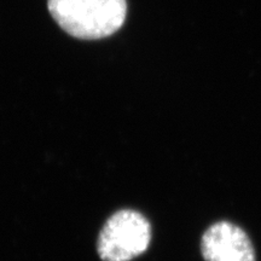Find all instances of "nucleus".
Instances as JSON below:
<instances>
[{
  "label": "nucleus",
  "instance_id": "7ed1b4c3",
  "mask_svg": "<svg viewBox=\"0 0 261 261\" xmlns=\"http://www.w3.org/2000/svg\"><path fill=\"white\" fill-rule=\"evenodd\" d=\"M201 252L205 261H256L248 234L228 221L215 223L205 230Z\"/></svg>",
  "mask_w": 261,
  "mask_h": 261
},
{
  "label": "nucleus",
  "instance_id": "f03ea898",
  "mask_svg": "<svg viewBox=\"0 0 261 261\" xmlns=\"http://www.w3.org/2000/svg\"><path fill=\"white\" fill-rule=\"evenodd\" d=\"M151 226L135 211L117 212L107 221L98 240V253L104 261H129L148 249Z\"/></svg>",
  "mask_w": 261,
  "mask_h": 261
},
{
  "label": "nucleus",
  "instance_id": "f257e3e1",
  "mask_svg": "<svg viewBox=\"0 0 261 261\" xmlns=\"http://www.w3.org/2000/svg\"><path fill=\"white\" fill-rule=\"evenodd\" d=\"M55 22L80 40L112 37L125 24L126 0H47Z\"/></svg>",
  "mask_w": 261,
  "mask_h": 261
}]
</instances>
